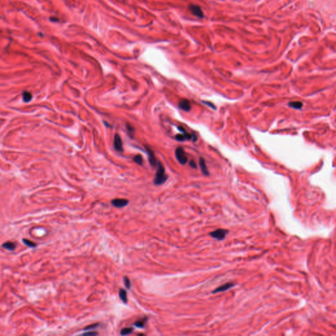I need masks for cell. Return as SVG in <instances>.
Here are the masks:
<instances>
[{
	"instance_id": "obj_1",
	"label": "cell",
	"mask_w": 336,
	"mask_h": 336,
	"mask_svg": "<svg viewBox=\"0 0 336 336\" xmlns=\"http://www.w3.org/2000/svg\"><path fill=\"white\" fill-rule=\"evenodd\" d=\"M168 177L165 173V170L161 162H158V170L154 179V184L155 185H161L165 183Z\"/></svg>"
},
{
	"instance_id": "obj_18",
	"label": "cell",
	"mask_w": 336,
	"mask_h": 336,
	"mask_svg": "<svg viewBox=\"0 0 336 336\" xmlns=\"http://www.w3.org/2000/svg\"><path fill=\"white\" fill-rule=\"evenodd\" d=\"M123 282H124V284H125V286L127 289H130L131 288V281H130V280H129V279L128 278V277H127V276H124L123 277Z\"/></svg>"
},
{
	"instance_id": "obj_23",
	"label": "cell",
	"mask_w": 336,
	"mask_h": 336,
	"mask_svg": "<svg viewBox=\"0 0 336 336\" xmlns=\"http://www.w3.org/2000/svg\"><path fill=\"white\" fill-rule=\"evenodd\" d=\"M202 103H203V104H205V105H206L207 106H209L210 108H213V109H214V110H216V106H215V105H214V104H213L212 103H211V102H208V101H203H203H202Z\"/></svg>"
},
{
	"instance_id": "obj_11",
	"label": "cell",
	"mask_w": 336,
	"mask_h": 336,
	"mask_svg": "<svg viewBox=\"0 0 336 336\" xmlns=\"http://www.w3.org/2000/svg\"><path fill=\"white\" fill-rule=\"evenodd\" d=\"M2 247L9 251H14V250H15L16 245L15 244L12 242H7L4 243L2 245Z\"/></svg>"
},
{
	"instance_id": "obj_4",
	"label": "cell",
	"mask_w": 336,
	"mask_h": 336,
	"mask_svg": "<svg viewBox=\"0 0 336 336\" xmlns=\"http://www.w3.org/2000/svg\"><path fill=\"white\" fill-rule=\"evenodd\" d=\"M188 9L191 11V12L194 14V16L198 17L200 19H202L204 17L203 13L202 10L201 9L200 7L198 5H190L188 6Z\"/></svg>"
},
{
	"instance_id": "obj_10",
	"label": "cell",
	"mask_w": 336,
	"mask_h": 336,
	"mask_svg": "<svg viewBox=\"0 0 336 336\" xmlns=\"http://www.w3.org/2000/svg\"><path fill=\"white\" fill-rule=\"evenodd\" d=\"M200 167L201 171L203 173V174L206 175V176H208L209 173L205 160H204L203 158H200Z\"/></svg>"
},
{
	"instance_id": "obj_20",
	"label": "cell",
	"mask_w": 336,
	"mask_h": 336,
	"mask_svg": "<svg viewBox=\"0 0 336 336\" xmlns=\"http://www.w3.org/2000/svg\"><path fill=\"white\" fill-rule=\"evenodd\" d=\"M99 324L98 323H95V324H91L88 326H87L84 328V330L86 331V330H93V329H95V328H96L97 327H99Z\"/></svg>"
},
{
	"instance_id": "obj_24",
	"label": "cell",
	"mask_w": 336,
	"mask_h": 336,
	"mask_svg": "<svg viewBox=\"0 0 336 336\" xmlns=\"http://www.w3.org/2000/svg\"><path fill=\"white\" fill-rule=\"evenodd\" d=\"M98 333L97 332H86V333H84L82 334V335H86V336H94V335H97Z\"/></svg>"
},
{
	"instance_id": "obj_9",
	"label": "cell",
	"mask_w": 336,
	"mask_h": 336,
	"mask_svg": "<svg viewBox=\"0 0 336 336\" xmlns=\"http://www.w3.org/2000/svg\"><path fill=\"white\" fill-rule=\"evenodd\" d=\"M179 108H181V110L184 111H186V112H189L190 111H191V103H190V101L187 99H182L179 103Z\"/></svg>"
},
{
	"instance_id": "obj_22",
	"label": "cell",
	"mask_w": 336,
	"mask_h": 336,
	"mask_svg": "<svg viewBox=\"0 0 336 336\" xmlns=\"http://www.w3.org/2000/svg\"><path fill=\"white\" fill-rule=\"evenodd\" d=\"M175 138H176V140L179 141H183L185 140V136L183 134H178L176 136H175Z\"/></svg>"
},
{
	"instance_id": "obj_25",
	"label": "cell",
	"mask_w": 336,
	"mask_h": 336,
	"mask_svg": "<svg viewBox=\"0 0 336 336\" xmlns=\"http://www.w3.org/2000/svg\"><path fill=\"white\" fill-rule=\"evenodd\" d=\"M189 164H190V166H191V167L192 168H196L197 167V165H196V162L194 161V160H191V162H189Z\"/></svg>"
},
{
	"instance_id": "obj_7",
	"label": "cell",
	"mask_w": 336,
	"mask_h": 336,
	"mask_svg": "<svg viewBox=\"0 0 336 336\" xmlns=\"http://www.w3.org/2000/svg\"><path fill=\"white\" fill-rule=\"evenodd\" d=\"M235 286V284H233V283H226V284H225L223 285H221V286H219L218 288L215 289L212 291V293L213 294H217V293H219V292L225 291L226 290H228L233 288Z\"/></svg>"
},
{
	"instance_id": "obj_12",
	"label": "cell",
	"mask_w": 336,
	"mask_h": 336,
	"mask_svg": "<svg viewBox=\"0 0 336 336\" xmlns=\"http://www.w3.org/2000/svg\"><path fill=\"white\" fill-rule=\"evenodd\" d=\"M119 297L121 300L125 303H127V291L121 288L119 291Z\"/></svg>"
},
{
	"instance_id": "obj_16",
	"label": "cell",
	"mask_w": 336,
	"mask_h": 336,
	"mask_svg": "<svg viewBox=\"0 0 336 336\" xmlns=\"http://www.w3.org/2000/svg\"><path fill=\"white\" fill-rule=\"evenodd\" d=\"M133 161L137 164L138 165H143V157L141 154H137L135 156H134L133 158Z\"/></svg>"
},
{
	"instance_id": "obj_19",
	"label": "cell",
	"mask_w": 336,
	"mask_h": 336,
	"mask_svg": "<svg viewBox=\"0 0 336 336\" xmlns=\"http://www.w3.org/2000/svg\"><path fill=\"white\" fill-rule=\"evenodd\" d=\"M126 127H127V129L128 132H129V135L131 136V137H132V136H131V135H133V133L135 132L134 127L131 125H130V124H127Z\"/></svg>"
},
{
	"instance_id": "obj_15",
	"label": "cell",
	"mask_w": 336,
	"mask_h": 336,
	"mask_svg": "<svg viewBox=\"0 0 336 336\" xmlns=\"http://www.w3.org/2000/svg\"><path fill=\"white\" fill-rule=\"evenodd\" d=\"M133 329L132 328H125L121 330L120 334L122 335H127L133 332Z\"/></svg>"
},
{
	"instance_id": "obj_8",
	"label": "cell",
	"mask_w": 336,
	"mask_h": 336,
	"mask_svg": "<svg viewBox=\"0 0 336 336\" xmlns=\"http://www.w3.org/2000/svg\"><path fill=\"white\" fill-rule=\"evenodd\" d=\"M145 149H146V151H147V152L148 157H149V161L150 164L152 167H156V157H155V154H154V152H153L150 149H149L148 147H145Z\"/></svg>"
},
{
	"instance_id": "obj_3",
	"label": "cell",
	"mask_w": 336,
	"mask_h": 336,
	"mask_svg": "<svg viewBox=\"0 0 336 336\" xmlns=\"http://www.w3.org/2000/svg\"><path fill=\"white\" fill-rule=\"evenodd\" d=\"M229 233V230L223 229H217L213 232L209 233V235L211 237H212L214 239H216L217 240H223L225 238L226 236Z\"/></svg>"
},
{
	"instance_id": "obj_21",
	"label": "cell",
	"mask_w": 336,
	"mask_h": 336,
	"mask_svg": "<svg viewBox=\"0 0 336 336\" xmlns=\"http://www.w3.org/2000/svg\"><path fill=\"white\" fill-rule=\"evenodd\" d=\"M31 98H32V95H31L28 93V92H25L23 95V99H24V100L25 102H28L30 101L31 100Z\"/></svg>"
},
{
	"instance_id": "obj_5",
	"label": "cell",
	"mask_w": 336,
	"mask_h": 336,
	"mask_svg": "<svg viewBox=\"0 0 336 336\" xmlns=\"http://www.w3.org/2000/svg\"><path fill=\"white\" fill-rule=\"evenodd\" d=\"M114 147L115 150L118 152L123 151L122 141L120 136L118 134H116L114 138Z\"/></svg>"
},
{
	"instance_id": "obj_14",
	"label": "cell",
	"mask_w": 336,
	"mask_h": 336,
	"mask_svg": "<svg viewBox=\"0 0 336 336\" xmlns=\"http://www.w3.org/2000/svg\"><path fill=\"white\" fill-rule=\"evenodd\" d=\"M148 318L147 317H144L142 319H140L137 320V322H135L134 323V325L137 327V328H144V325H145V323L147 322Z\"/></svg>"
},
{
	"instance_id": "obj_17",
	"label": "cell",
	"mask_w": 336,
	"mask_h": 336,
	"mask_svg": "<svg viewBox=\"0 0 336 336\" xmlns=\"http://www.w3.org/2000/svg\"><path fill=\"white\" fill-rule=\"evenodd\" d=\"M23 243L27 246L28 247H35L36 246V244L35 243H34L33 242H31L30 240H29L28 239H23Z\"/></svg>"
},
{
	"instance_id": "obj_2",
	"label": "cell",
	"mask_w": 336,
	"mask_h": 336,
	"mask_svg": "<svg viewBox=\"0 0 336 336\" xmlns=\"http://www.w3.org/2000/svg\"><path fill=\"white\" fill-rule=\"evenodd\" d=\"M175 157L181 165H185L188 161V157L183 148L179 147L175 150Z\"/></svg>"
},
{
	"instance_id": "obj_6",
	"label": "cell",
	"mask_w": 336,
	"mask_h": 336,
	"mask_svg": "<svg viewBox=\"0 0 336 336\" xmlns=\"http://www.w3.org/2000/svg\"><path fill=\"white\" fill-rule=\"evenodd\" d=\"M128 203H129V201L127 200L121 199V198L114 199L111 201V203L112 204V206L118 208H123L126 206L128 204Z\"/></svg>"
},
{
	"instance_id": "obj_13",
	"label": "cell",
	"mask_w": 336,
	"mask_h": 336,
	"mask_svg": "<svg viewBox=\"0 0 336 336\" xmlns=\"http://www.w3.org/2000/svg\"><path fill=\"white\" fill-rule=\"evenodd\" d=\"M288 106H290L291 108L299 110V109H301L302 108L303 103L300 101H293V102H290V103H289Z\"/></svg>"
}]
</instances>
